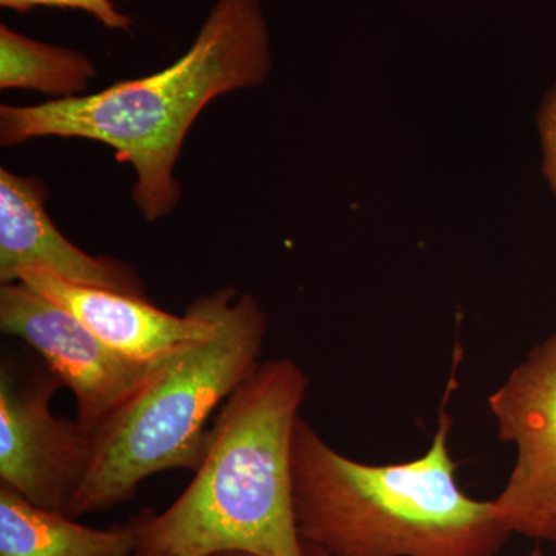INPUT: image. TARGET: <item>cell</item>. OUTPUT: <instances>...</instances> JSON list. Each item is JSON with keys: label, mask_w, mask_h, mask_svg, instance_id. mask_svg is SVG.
Segmentation results:
<instances>
[{"label": "cell", "mask_w": 556, "mask_h": 556, "mask_svg": "<svg viewBox=\"0 0 556 556\" xmlns=\"http://www.w3.org/2000/svg\"><path fill=\"white\" fill-rule=\"evenodd\" d=\"M270 40L260 0H215L192 46L174 64L98 93L0 108V144L83 138L115 150L137 172L134 201L148 222L177 208L175 164L190 127L215 98L262 86Z\"/></svg>", "instance_id": "6da1fadb"}, {"label": "cell", "mask_w": 556, "mask_h": 556, "mask_svg": "<svg viewBox=\"0 0 556 556\" xmlns=\"http://www.w3.org/2000/svg\"><path fill=\"white\" fill-rule=\"evenodd\" d=\"M309 379L294 358L260 362L219 407L195 477L166 510L141 511L137 556H305L292 437Z\"/></svg>", "instance_id": "7a4b0ae2"}, {"label": "cell", "mask_w": 556, "mask_h": 556, "mask_svg": "<svg viewBox=\"0 0 556 556\" xmlns=\"http://www.w3.org/2000/svg\"><path fill=\"white\" fill-rule=\"evenodd\" d=\"M452 372L430 448L372 466L331 447L299 417L292 437L295 519L303 543L331 556H496L511 532L495 501L457 484L450 455Z\"/></svg>", "instance_id": "3957f363"}, {"label": "cell", "mask_w": 556, "mask_h": 556, "mask_svg": "<svg viewBox=\"0 0 556 556\" xmlns=\"http://www.w3.org/2000/svg\"><path fill=\"white\" fill-rule=\"evenodd\" d=\"M266 331L257 299L218 289L214 329L175 351L148 386L90 431V470L68 517L126 503L153 475L199 470L207 422L258 367Z\"/></svg>", "instance_id": "277c9868"}, {"label": "cell", "mask_w": 556, "mask_h": 556, "mask_svg": "<svg viewBox=\"0 0 556 556\" xmlns=\"http://www.w3.org/2000/svg\"><path fill=\"white\" fill-rule=\"evenodd\" d=\"M0 329L38 351L72 391L76 419L89 431L123 408L174 354L153 362L124 356L24 281L0 287Z\"/></svg>", "instance_id": "5b68a950"}, {"label": "cell", "mask_w": 556, "mask_h": 556, "mask_svg": "<svg viewBox=\"0 0 556 556\" xmlns=\"http://www.w3.org/2000/svg\"><path fill=\"white\" fill-rule=\"evenodd\" d=\"M497 438L517 450L497 510L511 535L556 543V332L489 396Z\"/></svg>", "instance_id": "8992f818"}, {"label": "cell", "mask_w": 556, "mask_h": 556, "mask_svg": "<svg viewBox=\"0 0 556 556\" xmlns=\"http://www.w3.org/2000/svg\"><path fill=\"white\" fill-rule=\"evenodd\" d=\"M62 387L50 371L22 376L10 358L0 367V484L35 506L67 514L86 481L93 439L78 419L56 416Z\"/></svg>", "instance_id": "52a82bcc"}, {"label": "cell", "mask_w": 556, "mask_h": 556, "mask_svg": "<svg viewBox=\"0 0 556 556\" xmlns=\"http://www.w3.org/2000/svg\"><path fill=\"white\" fill-rule=\"evenodd\" d=\"M20 281L79 318L113 350L135 361L153 362L207 336L214 329L218 291L201 295L182 316L167 313L148 298L87 287L42 268L22 274Z\"/></svg>", "instance_id": "ba28073f"}, {"label": "cell", "mask_w": 556, "mask_h": 556, "mask_svg": "<svg viewBox=\"0 0 556 556\" xmlns=\"http://www.w3.org/2000/svg\"><path fill=\"white\" fill-rule=\"evenodd\" d=\"M46 182L0 169V285L42 268L73 283L146 295L137 269L112 257H94L73 244L46 208Z\"/></svg>", "instance_id": "9c48e42d"}, {"label": "cell", "mask_w": 556, "mask_h": 556, "mask_svg": "<svg viewBox=\"0 0 556 556\" xmlns=\"http://www.w3.org/2000/svg\"><path fill=\"white\" fill-rule=\"evenodd\" d=\"M137 547L134 518L110 529L84 526L0 484V556H137Z\"/></svg>", "instance_id": "30bf717a"}, {"label": "cell", "mask_w": 556, "mask_h": 556, "mask_svg": "<svg viewBox=\"0 0 556 556\" xmlns=\"http://www.w3.org/2000/svg\"><path fill=\"white\" fill-rule=\"evenodd\" d=\"M97 78L89 56L0 25V89L40 91L54 100L79 97Z\"/></svg>", "instance_id": "8fae6325"}, {"label": "cell", "mask_w": 556, "mask_h": 556, "mask_svg": "<svg viewBox=\"0 0 556 556\" xmlns=\"http://www.w3.org/2000/svg\"><path fill=\"white\" fill-rule=\"evenodd\" d=\"M2 9L28 13L36 9H62L84 11L109 30H129L134 21L121 13L112 0H0Z\"/></svg>", "instance_id": "7c38bea8"}, {"label": "cell", "mask_w": 556, "mask_h": 556, "mask_svg": "<svg viewBox=\"0 0 556 556\" xmlns=\"http://www.w3.org/2000/svg\"><path fill=\"white\" fill-rule=\"evenodd\" d=\"M543 172L548 186L556 197V84L547 91L538 112Z\"/></svg>", "instance_id": "4fadbf2b"}, {"label": "cell", "mask_w": 556, "mask_h": 556, "mask_svg": "<svg viewBox=\"0 0 556 556\" xmlns=\"http://www.w3.org/2000/svg\"><path fill=\"white\" fill-rule=\"evenodd\" d=\"M303 548H305V556H331L327 554V552L321 551V548L313 546V544L303 543ZM530 556H546V554H544L543 551H540V548H536V551H533Z\"/></svg>", "instance_id": "5bb4252c"}, {"label": "cell", "mask_w": 556, "mask_h": 556, "mask_svg": "<svg viewBox=\"0 0 556 556\" xmlns=\"http://www.w3.org/2000/svg\"><path fill=\"white\" fill-rule=\"evenodd\" d=\"M214 556H252V555L236 554V552H229V554H218V555H214Z\"/></svg>", "instance_id": "9a60e30c"}]
</instances>
